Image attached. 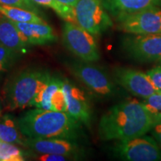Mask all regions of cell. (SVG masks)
<instances>
[{
    "instance_id": "6da1fadb",
    "label": "cell",
    "mask_w": 161,
    "mask_h": 161,
    "mask_svg": "<svg viewBox=\"0 0 161 161\" xmlns=\"http://www.w3.org/2000/svg\"><path fill=\"white\" fill-rule=\"evenodd\" d=\"M154 122L142 102L125 101L111 107L102 116L98 136L102 140H125L149 132Z\"/></svg>"
},
{
    "instance_id": "7a4b0ae2",
    "label": "cell",
    "mask_w": 161,
    "mask_h": 161,
    "mask_svg": "<svg viewBox=\"0 0 161 161\" xmlns=\"http://www.w3.org/2000/svg\"><path fill=\"white\" fill-rule=\"evenodd\" d=\"M17 121L20 132L27 138L76 140L80 134V122L67 112L37 108L23 113Z\"/></svg>"
},
{
    "instance_id": "3957f363",
    "label": "cell",
    "mask_w": 161,
    "mask_h": 161,
    "mask_svg": "<svg viewBox=\"0 0 161 161\" xmlns=\"http://www.w3.org/2000/svg\"><path fill=\"white\" fill-rule=\"evenodd\" d=\"M51 75L47 69L28 68L18 72L8 80L3 94L8 110L23 109L39 92L45 89Z\"/></svg>"
},
{
    "instance_id": "277c9868",
    "label": "cell",
    "mask_w": 161,
    "mask_h": 161,
    "mask_svg": "<svg viewBox=\"0 0 161 161\" xmlns=\"http://www.w3.org/2000/svg\"><path fill=\"white\" fill-rule=\"evenodd\" d=\"M74 11L75 23L93 36L101 35L114 25L102 0H78Z\"/></svg>"
},
{
    "instance_id": "5b68a950",
    "label": "cell",
    "mask_w": 161,
    "mask_h": 161,
    "mask_svg": "<svg viewBox=\"0 0 161 161\" xmlns=\"http://www.w3.org/2000/svg\"><path fill=\"white\" fill-rule=\"evenodd\" d=\"M62 38L65 46L81 60L95 62L100 53L93 35L73 22L66 21L63 25Z\"/></svg>"
},
{
    "instance_id": "8992f818",
    "label": "cell",
    "mask_w": 161,
    "mask_h": 161,
    "mask_svg": "<svg viewBox=\"0 0 161 161\" xmlns=\"http://www.w3.org/2000/svg\"><path fill=\"white\" fill-rule=\"evenodd\" d=\"M113 152L116 158L127 161H160L161 149L152 136L145 135L119 140Z\"/></svg>"
},
{
    "instance_id": "52a82bcc",
    "label": "cell",
    "mask_w": 161,
    "mask_h": 161,
    "mask_svg": "<svg viewBox=\"0 0 161 161\" xmlns=\"http://www.w3.org/2000/svg\"><path fill=\"white\" fill-rule=\"evenodd\" d=\"M119 29L131 35L161 34V8H148L116 19Z\"/></svg>"
},
{
    "instance_id": "ba28073f",
    "label": "cell",
    "mask_w": 161,
    "mask_h": 161,
    "mask_svg": "<svg viewBox=\"0 0 161 161\" xmlns=\"http://www.w3.org/2000/svg\"><path fill=\"white\" fill-rule=\"evenodd\" d=\"M122 44L127 55L136 61L149 63L161 59V34L128 36Z\"/></svg>"
},
{
    "instance_id": "9c48e42d",
    "label": "cell",
    "mask_w": 161,
    "mask_h": 161,
    "mask_svg": "<svg viewBox=\"0 0 161 161\" xmlns=\"http://www.w3.org/2000/svg\"><path fill=\"white\" fill-rule=\"evenodd\" d=\"M72 73L94 93L108 96L114 92V86L109 76L90 62L75 61L71 65Z\"/></svg>"
},
{
    "instance_id": "30bf717a",
    "label": "cell",
    "mask_w": 161,
    "mask_h": 161,
    "mask_svg": "<svg viewBox=\"0 0 161 161\" xmlns=\"http://www.w3.org/2000/svg\"><path fill=\"white\" fill-rule=\"evenodd\" d=\"M114 78L118 84L136 97L145 99L157 92L146 72L119 67L114 70Z\"/></svg>"
},
{
    "instance_id": "8fae6325",
    "label": "cell",
    "mask_w": 161,
    "mask_h": 161,
    "mask_svg": "<svg viewBox=\"0 0 161 161\" xmlns=\"http://www.w3.org/2000/svg\"><path fill=\"white\" fill-rule=\"evenodd\" d=\"M76 140L63 138H27L25 137L23 146L38 154H57L69 158H76L81 148Z\"/></svg>"
},
{
    "instance_id": "7c38bea8",
    "label": "cell",
    "mask_w": 161,
    "mask_h": 161,
    "mask_svg": "<svg viewBox=\"0 0 161 161\" xmlns=\"http://www.w3.org/2000/svg\"><path fill=\"white\" fill-rule=\"evenodd\" d=\"M62 88L66 98V112L78 122L89 127L91 110L84 92L68 79H63Z\"/></svg>"
},
{
    "instance_id": "4fadbf2b",
    "label": "cell",
    "mask_w": 161,
    "mask_h": 161,
    "mask_svg": "<svg viewBox=\"0 0 161 161\" xmlns=\"http://www.w3.org/2000/svg\"><path fill=\"white\" fill-rule=\"evenodd\" d=\"M0 45L19 56L29 51L31 46L14 22L3 15L0 16Z\"/></svg>"
},
{
    "instance_id": "5bb4252c",
    "label": "cell",
    "mask_w": 161,
    "mask_h": 161,
    "mask_svg": "<svg viewBox=\"0 0 161 161\" xmlns=\"http://www.w3.org/2000/svg\"><path fill=\"white\" fill-rule=\"evenodd\" d=\"M108 13L115 19L148 8L160 6L161 0H102Z\"/></svg>"
},
{
    "instance_id": "9a60e30c",
    "label": "cell",
    "mask_w": 161,
    "mask_h": 161,
    "mask_svg": "<svg viewBox=\"0 0 161 161\" xmlns=\"http://www.w3.org/2000/svg\"><path fill=\"white\" fill-rule=\"evenodd\" d=\"M17 29L28 39L31 46L47 45L57 41L52 28L46 23H17L14 22Z\"/></svg>"
},
{
    "instance_id": "2e32d148",
    "label": "cell",
    "mask_w": 161,
    "mask_h": 161,
    "mask_svg": "<svg viewBox=\"0 0 161 161\" xmlns=\"http://www.w3.org/2000/svg\"><path fill=\"white\" fill-rule=\"evenodd\" d=\"M24 136L20 132L17 121L10 114L0 119V140L23 146Z\"/></svg>"
},
{
    "instance_id": "e0dca14e",
    "label": "cell",
    "mask_w": 161,
    "mask_h": 161,
    "mask_svg": "<svg viewBox=\"0 0 161 161\" xmlns=\"http://www.w3.org/2000/svg\"><path fill=\"white\" fill-rule=\"evenodd\" d=\"M0 15L17 23H46L39 14L29 10L0 4Z\"/></svg>"
},
{
    "instance_id": "ac0fdd59",
    "label": "cell",
    "mask_w": 161,
    "mask_h": 161,
    "mask_svg": "<svg viewBox=\"0 0 161 161\" xmlns=\"http://www.w3.org/2000/svg\"><path fill=\"white\" fill-rule=\"evenodd\" d=\"M62 85H63V80L56 76L52 75L45 89L35 96L29 106H34L37 108L43 110H52L51 102H50L52 96L58 89L62 87Z\"/></svg>"
},
{
    "instance_id": "d6986e66",
    "label": "cell",
    "mask_w": 161,
    "mask_h": 161,
    "mask_svg": "<svg viewBox=\"0 0 161 161\" xmlns=\"http://www.w3.org/2000/svg\"><path fill=\"white\" fill-rule=\"evenodd\" d=\"M32 1L37 5L49 7L53 9L60 17L65 19L66 21L75 23V11L73 7L64 5L58 2V0H32Z\"/></svg>"
},
{
    "instance_id": "ffe728a7",
    "label": "cell",
    "mask_w": 161,
    "mask_h": 161,
    "mask_svg": "<svg viewBox=\"0 0 161 161\" xmlns=\"http://www.w3.org/2000/svg\"><path fill=\"white\" fill-rule=\"evenodd\" d=\"M0 160L23 161L25 160L24 152L15 144L0 140Z\"/></svg>"
},
{
    "instance_id": "44dd1931",
    "label": "cell",
    "mask_w": 161,
    "mask_h": 161,
    "mask_svg": "<svg viewBox=\"0 0 161 161\" xmlns=\"http://www.w3.org/2000/svg\"><path fill=\"white\" fill-rule=\"evenodd\" d=\"M154 123L161 122V91H157L142 102Z\"/></svg>"
},
{
    "instance_id": "7402d4cb",
    "label": "cell",
    "mask_w": 161,
    "mask_h": 161,
    "mask_svg": "<svg viewBox=\"0 0 161 161\" xmlns=\"http://www.w3.org/2000/svg\"><path fill=\"white\" fill-rule=\"evenodd\" d=\"M19 55L0 45V79L11 69Z\"/></svg>"
},
{
    "instance_id": "603a6c76",
    "label": "cell",
    "mask_w": 161,
    "mask_h": 161,
    "mask_svg": "<svg viewBox=\"0 0 161 161\" xmlns=\"http://www.w3.org/2000/svg\"><path fill=\"white\" fill-rule=\"evenodd\" d=\"M52 110L60 112H66V98L63 88H60L53 94L51 98Z\"/></svg>"
},
{
    "instance_id": "cb8c5ba5",
    "label": "cell",
    "mask_w": 161,
    "mask_h": 161,
    "mask_svg": "<svg viewBox=\"0 0 161 161\" xmlns=\"http://www.w3.org/2000/svg\"><path fill=\"white\" fill-rule=\"evenodd\" d=\"M0 4L22 8L35 12L37 14H40L37 4H35L32 0H0Z\"/></svg>"
},
{
    "instance_id": "d4e9b609",
    "label": "cell",
    "mask_w": 161,
    "mask_h": 161,
    "mask_svg": "<svg viewBox=\"0 0 161 161\" xmlns=\"http://www.w3.org/2000/svg\"><path fill=\"white\" fill-rule=\"evenodd\" d=\"M146 74L157 91H161V65L146 72Z\"/></svg>"
},
{
    "instance_id": "484cf974",
    "label": "cell",
    "mask_w": 161,
    "mask_h": 161,
    "mask_svg": "<svg viewBox=\"0 0 161 161\" xmlns=\"http://www.w3.org/2000/svg\"><path fill=\"white\" fill-rule=\"evenodd\" d=\"M69 157L57 154H40L37 160L40 161H64L70 160Z\"/></svg>"
},
{
    "instance_id": "4316f807",
    "label": "cell",
    "mask_w": 161,
    "mask_h": 161,
    "mask_svg": "<svg viewBox=\"0 0 161 161\" xmlns=\"http://www.w3.org/2000/svg\"><path fill=\"white\" fill-rule=\"evenodd\" d=\"M150 132L152 137L156 140L159 146H161V122L154 123L151 128Z\"/></svg>"
},
{
    "instance_id": "83f0119b",
    "label": "cell",
    "mask_w": 161,
    "mask_h": 161,
    "mask_svg": "<svg viewBox=\"0 0 161 161\" xmlns=\"http://www.w3.org/2000/svg\"><path fill=\"white\" fill-rule=\"evenodd\" d=\"M60 3L64 4V5L71 6V7H75L76 3L78 2V0H58Z\"/></svg>"
},
{
    "instance_id": "f1b7e54d",
    "label": "cell",
    "mask_w": 161,
    "mask_h": 161,
    "mask_svg": "<svg viewBox=\"0 0 161 161\" xmlns=\"http://www.w3.org/2000/svg\"><path fill=\"white\" fill-rule=\"evenodd\" d=\"M159 61H160V64H161V59H160V60H159Z\"/></svg>"
},
{
    "instance_id": "f546056e",
    "label": "cell",
    "mask_w": 161,
    "mask_h": 161,
    "mask_svg": "<svg viewBox=\"0 0 161 161\" xmlns=\"http://www.w3.org/2000/svg\"><path fill=\"white\" fill-rule=\"evenodd\" d=\"M160 8H161V5H160Z\"/></svg>"
}]
</instances>
